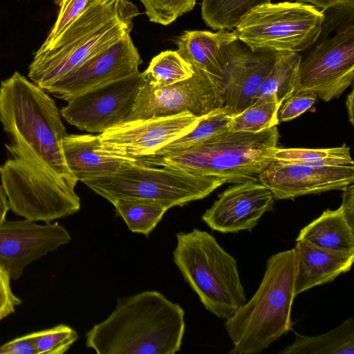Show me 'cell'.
<instances>
[{
  "label": "cell",
  "instance_id": "17",
  "mask_svg": "<svg viewBox=\"0 0 354 354\" xmlns=\"http://www.w3.org/2000/svg\"><path fill=\"white\" fill-rule=\"evenodd\" d=\"M259 180L274 198L292 199L344 190L353 183L354 167H313L270 159L260 171Z\"/></svg>",
  "mask_w": 354,
  "mask_h": 354
},
{
  "label": "cell",
  "instance_id": "26",
  "mask_svg": "<svg viewBox=\"0 0 354 354\" xmlns=\"http://www.w3.org/2000/svg\"><path fill=\"white\" fill-rule=\"evenodd\" d=\"M128 229L133 233L148 236L169 209L154 201L136 199H118L111 202Z\"/></svg>",
  "mask_w": 354,
  "mask_h": 354
},
{
  "label": "cell",
  "instance_id": "15",
  "mask_svg": "<svg viewBox=\"0 0 354 354\" xmlns=\"http://www.w3.org/2000/svg\"><path fill=\"white\" fill-rule=\"evenodd\" d=\"M142 63L130 34L98 53L45 91L68 102L90 89L138 72Z\"/></svg>",
  "mask_w": 354,
  "mask_h": 354
},
{
  "label": "cell",
  "instance_id": "16",
  "mask_svg": "<svg viewBox=\"0 0 354 354\" xmlns=\"http://www.w3.org/2000/svg\"><path fill=\"white\" fill-rule=\"evenodd\" d=\"M68 230L57 222L43 225L24 218L0 224V265L11 279H19L32 262L70 242Z\"/></svg>",
  "mask_w": 354,
  "mask_h": 354
},
{
  "label": "cell",
  "instance_id": "21",
  "mask_svg": "<svg viewBox=\"0 0 354 354\" xmlns=\"http://www.w3.org/2000/svg\"><path fill=\"white\" fill-rule=\"evenodd\" d=\"M236 39L235 30L221 29L215 32L187 30L176 42L180 55L194 66L207 73L217 84L223 69L224 50Z\"/></svg>",
  "mask_w": 354,
  "mask_h": 354
},
{
  "label": "cell",
  "instance_id": "10",
  "mask_svg": "<svg viewBox=\"0 0 354 354\" xmlns=\"http://www.w3.org/2000/svg\"><path fill=\"white\" fill-rule=\"evenodd\" d=\"M354 77V26L346 24L318 44L299 64L295 92L309 91L329 102L339 97Z\"/></svg>",
  "mask_w": 354,
  "mask_h": 354
},
{
  "label": "cell",
  "instance_id": "7",
  "mask_svg": "<svg viewBox=\"0 0 354 354\" xmlns=\"http://www.w3.org/2000/svg\"><path fill=\"white\" fill-rule=\"evenodd\" d=\"M109 202L118 199L147 200L169 209L203 199L225 184L221 179L169 166L132 162L111 175L82 181Z\"/></svg>",
  "mask_w": 354,
  "mask_h": 354
},
{
  "label": "cell",
  "instance_id": "39",
  "mask_svg": "<svg viewBox=\"0 0 354 354\" xmlns=\"http://www.w3.org/2000/svg\"><path fill=\"white\" fill-rule=\"evenodd\" d=\"M9 209L10 206L6 194L0 185V224L6 220V214Z\"/></svg>",
  "mask_w": 354,
  "mask_h": 354
},
{
  "label": "cell",
  "instance_id": "25",
  "mask_svg": "<svg viewBox=\"0 0 354 354\" xmlns=\"http://www.w3.org/2000/svg\"><path fill=\"white\" fill-rule=\"evenodd\" d=\"M301 61V57L297 53L279 52L254 100L261 96L274 95L281 104L294 93Z\"/></svg>",
  "mask_w": 354,
  "mask_h": 354
},
{
  "label": "cell",
  "instance_id": "8",
  "mask_svg": "<svg viewBox=\"0 0 354 354\" xmlns=\"http://www.w3.org/2000/svg\"><path fill=\"white\" fill-rule=\"evenodd\" d=\"M325 16L301 2H271L249 11L235 27L238 39L252 50L299 52L320 36Z\"/></svg>",
  "mask_w": 354,
  "mask_h": 354
},
{
  "label": "cell",
  "instance_id": "12",
  "mask_svg": "<svg viewBox=\"0 0 354 354\" xmlns=\"http://www.w3.org/2000/svg\"><path fill=\"white\" fill-rule=\"evenodd\" d=\"M194 68L190 78L167 86H153L145 82L127 121L185 112L201 117L223 107L216 82L205 71Z\"/></svg>",
  "mask_w": 354,
  "mask_h": 354
},
{
  "label": "cell",
  "instance_id": "36",
  "mask_svg": "<svg viewBox=\"0 0 354 354\" xmlns=\"http://www.w3.org/2000/svg\"><path fill=\"white\" fill-rule=\"evenodd\" d=\"M0 354H37L33 332L0 346Z\"/></svg>",
  "mask_w": 354,
  "mask_h": 354
},
{
  "label": "cell",
  "instance_id": "27",
  "mask_svg": "<svg viewBox=\"0 0 354 354\" xmlns=\"http://www.w3.org/2000/svg\"><path fill=\"white\" fill-rule=\"evenodd\" d=\"M194 72V66L178 50H165L152 58L143 75L149 84L165 87L190 78Z\"/></svg>",
  "mask_w": 354,
  "mask_h": 354
},
{
  "label": "cell",
  "instance_id": "4",
  "mask_svg": "<svg viewBox=\"0 0 354 354\" xmlns=\"http://www.w3.org/2000/svg\"><path fill=\"white\" fill-rule=\"evenodd\" d=\"M295 273L294 248L276 253L267 260L254 295L225 322L233 344L230 354L260 353L289 332L296 297Z\"/></svg>",
  "mask_w": 354,
  "mask_h": 354
},
{
  "label": "cell",
  "instance_id": "5",
  "mask_svg": "<svg viewBox=\"0 0 354 354\" xmlns=\"http://www.w3.org/2000/svg\"><path fill=\"white\" fill-rule=\"evenodd\" d=\"M279 138L277 127L258 133L230 131L169 155L150 156L138 160L214 176L225 183L259 181V173L270 159V150L277 147Z\"/></svg>",
  "mask_w": 354,
  "mask_h": 354
},
{
  "label": "cell",
  "instance_id": "2",
  "mask_svg": "<svg viewBox=\"0 0 354 354\" xmlns=\"http://www.w3.org/2000/svg\"><path fill=\"white\" fill-rule=\"evenodd\" d=\"M185 311L156 290L118 299L109 316L86 333L98 354H174L185 334Z\"/></svg>",
  "mask_w": 354,
  "mask_h": 354
},
{
  "label": "cell",
  "instance_id": "19",
  "mask_svg": "<svg viewBox=\"0 0 354 354\" xmlns=\"http://www.w3.org/2000/svg\"><path fill=\"white\" fill-rule=\"evenodd\" d=\"M296 242V296L315 286L333 281L349 271L353 265L354 252L335 251L304 241Z\"/></svg>",
  "mask_w": 354,
  "mask_h": 354
},
{
  "label": "cell",
  "instance_id": "32",
  "mask_svg": "<svg viewBox=\"0 0 354 354\" xmlns=\"http://www.w3.org/2000/svg\"><path fill=\"white\" fill-rule=\"evenodd\" d=\"M100 0H57V19L41 46H47L61 35L86 10Z\"/></svg>",
  "mask_w": 354,
  "mask_h": 354
},
{
  "label": "cell",
  "instance_id": "22",
  "mask_svg": "<svg viewBox=\"0 0 354 354\" xmlns=\"http://www.w3.org/2000/svg\"><path fill=\"white\" fill-rule=\"evenodd\" d=\"M298 241L331 250L354 252V229L340 206L334 210H325L302 228L296 239Z\"/></svg>",
  "mask_w": 354,
  "mask_h": 354
},
{
  "label": "cell",
  "instance_id": "37",
  "mask_svg": "<svg viewBox=\"0 0 354 354\" xmlns=\"http://www.w3.org/2000/svg\"><path fill=\"white\" fill-rule=\"evenodd\" d=\"M354 186L353 184L344 189L342 203L340 205L352 228L354 229Z\"/></svg>",
  "mask_w": 354,
  "mask_h": 354
},
{
  "label": "cell",
  "instance_id": "40",
  "mask_svg": "<svg viewBox=\"0 0 354 354\" xmlns=\"http://www.w3.org/2000/svg\"><path fill=\"white\" fill-rule=\"evenodd\" d=\"M353 98L354 91L353 90L348 94L346 101V105L348 114V119L351 124H354V117H353Z\"/></svg>",
  "mask_w": 354,
  "mask_h": 354
},
{
  "label": "cell",
  "instance_id": "35",
  "mask_svg": "<svg viewBox=\"0 0 354 354\" xmlns=\"http://www.w3.org/2000/svg\"><path fill=\"white\" fill-rule=\"evenodd\" d=\"M10 279L8 271L0 265V321L14 313L16 306L22 303L12 292Z\"/></svg>",
  "mask_w": 354,
  "mask_h": 354
},
{
  "label": "cell",
  "instance_id": "13",
  "mask_svg": "<svg viewBox=\"0 0 354 354\" xmlns=\"http://www.w3.org/2000/svg\"><path fill=\"white\" fill-rule=\"evenodd\" d=\"M201 117L189 112L126 121L98 135L106 151L125 158L139 159L192 131Z\"/></svg>",
  "mask_w": 354,
  "mask_h": 354
},
{
  "label": "cell",
  "instance_id": "38",
  "mask_svg": "<svg viewBox=\"0 0 354 354\" xmlns=\"http://www.w3.org/2000/svg\"><path fill=\"white\" fill-rule=\"evenodd\" d=\"M299 2L310 3L322 9L341 6L347 9L353 10L354 0H297Z\"/></svg>",
  "mask_w": 354,
  "mask_h": 354
},
{
  "label": "cell",
  "instance_id": "20",
  "mask_svg": "<svg viewBox=\"0 0 354 354\" xmlns=\"http://www.w3.org/2000/svg\"><path fill=\"white\" fill-rule=\"evenodd\" d=\"M65 160L78 181L111 175L138 159L113 154L102 145L98 135L67 134L63 140Z\"/></svg>",
  "mask_w": 354,
  "mask_h": 354
},
{
  "label": "cell",
  "instance_id": "28",
  "mask_svg": "<svg viewBox=\"0 0 354 354\" xmlns=\"http://www.w3.org/2000/svg\"><path fill=\"white\" fill-rule=\"evenodd\" d=\"M281 105L274 95L257 98L241 112L232 115L230 131L258 133L277 127Z\"/></svg>",
  "mask_w": 354,
  "mask_h": 354
},
{
  "label": "cell",
  "instance_id": "18",
  "mask_svg": "<svg viewBox=\"0 0 354 354\" xmlns=\"http://www.w3.org/2000/svg\"><path fill=\"white\" fill-rule=\"evenodd\" d=\"M274 196L259 181L236 183L223 192L202 216L213 230L222 233L252 231L261 216L272 209Z\"/></svg>",
  "mask_w": 354,
  "mask_h": 354
},
{
  "label": "cell",
  "instance_id": "1",
  "mask_svg": "<svg viewBox=\"0 0 354 354\" xmlns=\"http://www.w3.org/2000/svg\"><path fill=\"white\" fill-rule=\"evenodd\" d=\"M0 122L12 155L33 163L75 188L63 150L67 135L55 100L18 72L0 84Z\"/></svg>",
  "mask_w": 354,
  "mask_h": 354
},
{
  "label": "cell",
  "instance_id": "31",
  "mask_svg": "<svg viewBox=\"0 0 354 354\" xmlns=\"http://www.w3.org/2000/svg\"><path fill=\"white\" fill-rule=\"evenodd\" d=\"M149 20L167 26L193 10L196 0H140Z\"/></svg>",
  "mask_w": 354,
  "mask_h": 354
},
{
  "label": "cell",
  "instance_id": "23",
  "mask_svg": "<svg viewBox=\"0 0 354 354\" xmlns=\"http://www.w3.org/2000/svg\"><path fill=\"white\" fill-rule=\"evenodd\" d=\"M280 354H353L354 320L350 317L325 333L307 336L296 333L295 341Z\"/></svg>",
  "mask_w": 354,
  "mask_h": 354
},
{
  "label": "cell",
  "instance_id": "6",
  "mask_svg": "<svg viewBox=\"0 0 354 354\" xmlns=\"http://www.w3.org/2000/svg\"><path fill=\"white\" fill-rule=\"evenodd\" d=\"M173 259L204 307L220 319L232 316L245 302L236 260L206 231L178 232Z\"/></svg>",
  "mask_w": 354,
  "mask_h": 354
},
{
  "label": "cell",
  "instance_id": "33",
  "mask_svg": "<svg viewBox=\"0 0 354 354\" xmlns=\"http://www.w3.org/2000/svg\"><path fill=\"white\" fill-rule=\"evenodd\" d=\"M326 158H351L350 148L346 145L327 149H286L275 147L270 150V159L281 162Z\"/></svg>",
  "mask_w": 354,
  "mask_h": 354
},
{
  "label": "cell",
  "instance_id": "24",
  "mask_svg": "<svg viewBox=\"0 0 354 354\" xmlns=\"http://www.w3.org/2000/svg\"><path fill=\"white\" fill-rule=\"evenodd\" d=\"M232 115L224 107L216 109L200 118L196 127L172 141L152 156H166L202 144L230 131Z\"/></svg>",
  "mask_w": 354,
  "mask_h": 354
},
{
  "label": "cell",
  "instance_id": "14",
  "mask_svg": "<svg viewBox=\"0 0 354 354\" xmlns=\"http://www.w3.org/2000/svg\"><path fill=\"white\" fill-rule=\"evenodd\" d=\"M279 53L252 50L239 39L227 45L223 53L221 77L217 82L223 107L234 115L252 103Z\"/></svg>",
  "mask_w": 354,
  "mask_h": 354
},
{
  "label": "cell",
  "instance_id": "30",
  "mask_svg": "<svg viewBox=\"0 0 354 354\" xmlns=\"http://www.w3.org/2000/svg\"><path fill=\"white\" fill-rule=\"evenodd\" d=\"M37 354H63L77 340L75 330L66 324L33 332Z\"/></svg>",
  "mask_w": 354,
  "mask_h": 354
},
{
  "label": "cell",
  "instance_id": "9",
  "mask_svg": "<svg viewBox=\"0 0 354 354\" xmlns=\"http://www.w3.org/2000/svg\"><path fill=\"white\" fill-rule=\"evenodd\" d=\"M0 178L10 209L24 218L51 223L80 209L75 188L21 158L0 165Z\"/></svg>",
  "mask_w": 354,
  "mask_h": 354
},
{
  "label": "cell",
  "instance_id": "34",
  "mask_svg": "<svg viewBox=\"0 0 354 354\" xmlns=\"http://www.w3.org/2000/svg\"><path fill=\"white\" fill-rule=\"evenodd\" d=\"M317 98V95L309 91L293 93L281 104L278 111L279 121L287 122L295 119L309 109Z\"/></svg>",
  "mask_w": 354,
  "mask_h": 354
},
{
  "label": "cell",
  "instance_id": "29",
  "mask_svg": "<svg viewBox=\"0 0 354 354\" xmlns=\"http://www.w3.org/2000/svg\"><path fill=\"white\" fill-rule=\"evenodd\" d=\"M270 0H203L201 15L213 30H232L252 8Z\"/></svg>",
  "mask_w": 354,
  "mask_h": 354
},
{
  "label": "cell",
  "instance_id": "3",
  "mask_svg": "<svg viewBox=\"0 0 354 354\" xmlns=\"http://www.w3.org/2000/svg\"><path fill=\"white\" fill-rule=\"evenodd\" d=\"M140 14L129 0H100L47 46H41L28 77L44 91L86 61L130 34Z\"/></svg>",
  "mask_w": 354,
  "mask_h": 354
},
{
  "label": "cell",
  "instance_id": "11",
  "mask_svg": "<svg viewBox=\"0 0 354 354\" xmlns=\"http://www.w3.org/2000/svg\"><path fill=\"white\" fill-rule=\"evenodd\" d=\"M144 82L138 72L93 88L68 100L60 115L80 130L103 133L127 120Z\"/></svg>",
  "mask_w": 354,
  "mask_h": 354
}]
</instances>
